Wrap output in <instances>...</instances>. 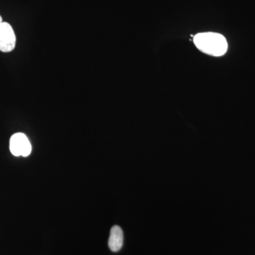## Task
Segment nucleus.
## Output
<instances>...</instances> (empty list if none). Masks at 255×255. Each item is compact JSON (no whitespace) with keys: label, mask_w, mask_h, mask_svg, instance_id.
I'll list each match as a JSON object with an SVG mask.
<instances>
[{"label":"nucleus","mask_w":255,"mask_h":255,"mask_svg":"<svg viewBox=\"0 0 255 255\" xmlns=\"http://www.w3.org/2000/svg\"><path fill=\"white\" fill-rule=\"evenodd\" d=\"M193 40L198 49L206 54L219 57L227 51V41L220 33L213 32L198 33Z\"/></svg>","instance_id":"f257e3e1"},{"label":"nucleus","mask_w":255,"mask_h":255,"mask_svg":"<svg viewBox=\"0 0 255 255\" xmlns=\"http://www.w3.org/2000/svg\"><path fill=\"white\" fill-rule=\"evenodd\" d=\"M9 149L13 155L27 157L31 154V142L27 136L22 132L15 133L10 138Z\"/></svg>","instance_id":"f03ea898"},{"label":"nucleus","mask_w":255,"mask_h":255,"mask_svg":"<svg viewBox=\"0 0 255 255\" xmlns=\"http://www.w3.org/2000/svg\"><path fill=\"white\" fill-rule=\"evenodd\" d=\"M16 38L14 29L9 23L4 22L0 24V51L9 53L16 46Z\"/></svg>","instance_id":"7ed1b4c3"},{"label":"nucleus","mask_w":255,"mask_h":255,"mask_svg":"<svg viewBox=\"0 0 255 255\" xmlns=\"http://www.w3.org/2000/svg\"><path fill=\"white\" fill-rule=\"evenodd\" d=\"M124 244V233L118 226H114L111 229L109 247L111 251L117 253L122 249Z\"/></svg>","instance_id":"20e7f679"},{"label":"nucleus","mask_w":255,"mask_h":255,"mask_svg":"<svg viewBox=\"0 0 255 255\" xmlns=\"http://www.w3.org/2000/svg\"><path fill=\"white\" fill-rule=\"evenodd\" d=\"M2 22H3L2 18H1V16H0V24H1V23Z\"/></svg>","instance_id":"39448f33"}]
</instances>
